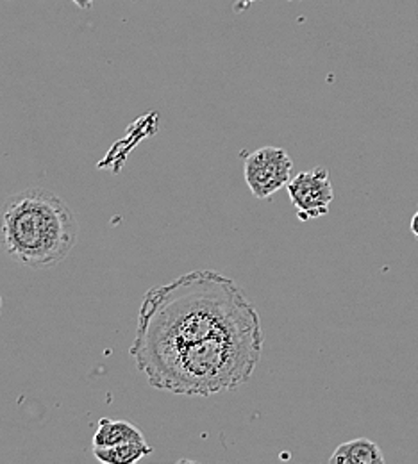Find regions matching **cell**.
Returning a JSON list of instances; mask_svg holds the SVG:
<instances>
[{
  "label": "cell",
  "mask_w": 418,
  "mask_h": 464,
  "mask_svg": "<svg viewBox=\"0 0 418 464\" xmlns=\"http://www.w3.org/2000/svg\"><path fill=\"white\" fill-rule=\"evenodd\" d=\"M129 352L156 390L231 392L250 381L261 359L259 313L233 279L195 270L145 293Z\"/></svg>",
  "instance_id": "1"
},
{
  "label": "cell",
  "mask_w": 418,
  "mask_h": 464,
  "mask_svg": "<svg viewBox=\"0 0 418 464\" xmlns=\"http://www.w3.org/2000/svg\"><path fill=\"white\" fill-rule=\"evenodd\" d=\"M79 239V224L58 193L31 188L4 202L0 245L15 261L33 270L63 263Z\"/></svg>",
  "instance_id": "2"
},
{
  "label": "cell",
  "mask_w": 418,
  "mask_h": 464,
  "mask_svg": "<svg viewBox=\"0 0 418 464\" xmlns=\"http://www.w3.org/2000/svg\"><path fill=\"white\" fill-rule=\"evenodd\" d=\"M294 160L285 149L261 147L243 160V177L250 193L267 200L292 180Z\"/></svg>",
  "instance_id": "3"
},
{
  "label": "cell",
  "mask_w": 418,
  "mask_h": 464,
  "mask_svg": "<svg viewBox=\"0 0 418 464\" xmlns=\"http://www.w3.org/2000/svg\"><path fill=\"white\" fill-rule=\"evenodd\" d=\"M287 189L300 222L326 217L331 202L335 200L329 170L324 167L292 177Z\"/></svg>",
  "instance_id": "4"
},
{
  "label": "cell",
  "mask_w": 418,
  "mask_h": 464,
  "mask_svg": "<svg viewBox=\"0 0 418 464\" xmlns=\"http://www.w3.org/2000/svg\"><path fill=\"white\" fill-rule=\"evenodd\" d=\"M143 440H145L143 432L131 421L102 418L93 436V449H106V447H115L129 441H143Z\"/></svg>",
  "instance_id": "5"
},
{
  "label": "cell",
  "mask_w": 418,
  "mask_h": 464,
  "mask_svg": "<svg viewBox=\"0 0 418 464\" xmlns=\"http://www.w3.org/2000/svg\"><path fill=\"white\" fill-rule=\"evenodd\" d=\"M331 464H383L384 456L379 445L366 438H358L340 445L329 458Z\"/></svg>",
  "instance_id": "6"
},
{
  "label": "cell",
  "mask_w": 418,
  "mask_h": 464,
  "mask_svg": "<svg viewBox=\"0 0 418 464\" xmlns=\"http://www.w3.org/2000/svg\"><path fill=\"white\" fill-rule=\"evenodd\" d=\"M152 454V447L143 441H129L115 447L93 449V456L99 463L104 464H132L141 461L143 458Z\"/></svg>",
  "instance_id": "7"
},
{
  "label": "cell",
  "mask_w": 418,
  "mask_h": 464,
  "mask_svg": "<svg viewBox=\"0 0 418 464\" xmlns=\"http://www.w3.org/2000/svg\"><path fill=\"white\" fill-rule=\"evenodd\" d=\"M77 7H81V9H88V7H92V4H93V0H72Z\"/></svg>",
  "instance_id": "8"
},
{
  "label": "cell",
  "mask_w": 418,
  "mask_h": 464,
  "mask_svg": "<svg viewBox=\"0 0 418 464\" xmlns=\"http://www.w3.org/2000/svg\"><path fill=\"white\" fill-rule=\"evenodd\" d=\"M410 227H412V232L415 234V237L418 239V211L413 215V218H412V226H410Z\"/></svg>",
  "instance_id": "9"
},
{
  "label": "cell",
  "mask_w": 418,
  "mask_h": 464,
  "mask_svg": "<svg viewBox=\"0 0 418 464\" xmlns=\"http://www.w3.org/2000/svg\"><path fill=\"white\" fill-rule=\"evenodd\" d=\"M252 2H256V0H239L238 4H237V9H247Z\"/></svg>",
  "instance_id": "10"
},
{
  "label": "cell",
  "mask_w": 418,
  "mask_h": 464,
  "mask_svg": "<svg viewBox=\"0 0 418 464\" xmlns=\"http://www.w3.org/2000/svg\"><path fill=\"white\" fill-rule=\"evenodd\" d=\"M0 313H2V295H0Z\"/></svg>",
  "instance_id": "11"
}]
</instances>
